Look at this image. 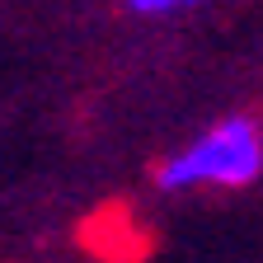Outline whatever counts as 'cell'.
<instances>
[{"label":"cell","mask_w":263,"mask_h":263,"mask_svg":"<svg viewBox=\"0 0 263 263\" xmlns=\"http://www.w3.org/2000/svg\"><path fill=\"white\" fill-rule=\"evenodd\" d=\"M258 174H263V132L254 118H221L155 164V183L164 193L249 188Z\"/></svg>","instance_id":"obj_1"},{"label":"cell","mask_w":263,"mask_h":263,"mask_svg":"<svg viewBox=\"0 0 263 263\" xmlns=\"http://www.w3.org/2000/svg\"><path fill=\"white\" fill-rule=\"evenodd\" d=\"M193 5H202V0H127V10H132V14H141V19L179 14V10H193Z\"/></svg>","instance_id":"obj_2"}]
</instances>
